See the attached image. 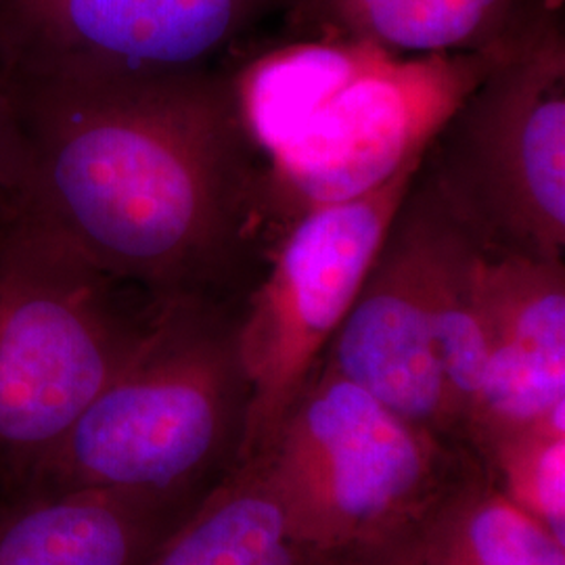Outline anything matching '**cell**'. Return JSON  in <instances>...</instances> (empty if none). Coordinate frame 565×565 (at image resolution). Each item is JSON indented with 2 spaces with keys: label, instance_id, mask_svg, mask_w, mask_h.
Here are the masks:
<instances>
[{
  "label": "cell",
  "instance_id": "5",
  "mask_svg": "<svg viewBox=\"0 0 565 565\" xmlns=\"http://www.w3.org/2000/svg\"><path fill=\"white\" fill-rule=\"evenodd\" d=\"M551 9L446 118L419 172L494 256L564 263L565 42Z\"/></svg>",
  "mask_w": 565,
  "mask_h": 565
},
{
  "label": "cell",
  "instance_id": "7",
  "mask_svg": "<svg viewBox=\"0 0 565 565\" xmlns=\"http://www.w3.org/2000/svg\"><path fill=\"white\" fill-rule=\"evenodd\" d=\"M422 162L406 163L361 198L306 210L273 243L268 270L235 329L249 387L239 463L275 443L354 302Z\"/></svg>",
  "mask_w": 565,
  "mask_h": 565
},
{
  "label": "cell",
  "instance_id": "4",
  "mask_svg": "<svg viewBox=\"0 0 565 565\" xmlns=\"http://www.w3.org/2000/svg\"><path fill=\"white\" fill-rule=\"evenodd\" d=\"M235 329L224 300L168 303L137 356L15 494L118 490L182 499L231 448L239 452L249 387Z\"/></svg>",
  "mask_w": 565,
  "mask_h": 565
},
{
  "label": "cell",
  "instance_id": "1",
  "mask_svg": "<svg viewBox=\"0 0 565 565\" xmlns=\"http://www.w3.org/2000/svg\"><path fill=\"white\" fill-rule=\"evenodd\" d=\"M13 95L23 202L105 273L166 300H224L260 243L279 239L266 168L223 67Z\"/></svg>",
  "mask_w": 565,
  "mask_h": 565
},
{
  "label": "cell",
  "instance_id": "10",
  "mask_svg": "<svg viewBox=\"0 0 565 565\" xmlns=\"http://www.w3.org/2000/svg\"><path fill=\"white\" fill-rule=\"evenodd\" d=\"M181 497L118 490L0 501V565H139L181 522Z\"/></svg>",
  "mask_w": 565,
  "mask_h": 565
},
{
  "label": "cell",
  "instance_id": "16",
  "mask_svg": "<svg viewBox=\"0 0 565 565\" xmlns=\"http://www.w3.org/2000/svg\"><path fill=\"white\" fill-rule=\"evenodd\" d=\"M28 177V147L20 105L0 78V212L23 200Z\"/></svg>",
  "mask_w": 565,
  "mask_h": 565
},
{
  "label": "cell",
  "instance_id": "17",
  "mask_svg": "<svg viewBox=\"0 0 565 565\" xmlns=\"http://www.w3.org/2000/svg\"><path fill=\"white\" fill-rule=\"evenodd\" d=\"M415 532L394 543L340 557L333 565H415Z\"/></svg>",
  "mask_w": 565,
  "mask_h": 565
},
{
  "label": "cell",
  "instance_id": "15",
  "mask_svg": "<svg viewBox=\"0 0 565 565\" xmlns=\"http://www.w3.org/2000/svg\"><path fill=\"white\" fill-rule=\"evenodd\" d=\"M488 480L565 543V415L473 446Z\"/></svg>",
  "mask_w": 565,
  "mask_h": 565
},
{
  "label": "cell",
  "instance_id": "9",
  "mask_svg": "<svg viewBox=\"0 0 565 565\" xmlns=\"http://www.w3.org/2000/svg\"><path fill=\"white\" fill-rule=\"evenodd\" d=\"M321 366L361 385L411 424L443 438L459 436L429 323L424 212L413 184Z\"/></svg>",
  "mask_w": 565,
  "mask_h": 565
},
{
  "label": "cell",
  "instance_id": "2",
  "mask_svg": "<svg viewBox=\"0 0 565 565\" xmlns=\"http://www.w3.org/2000/svg\"><path fill=\"white\" fill-rule=\"evenodd\" d=\"M527 30L484 51L436 55L291 39L228 72L279 231L422 160L455 107Z\"/></svg>",
  "mask_w": 565,
  "mask_h": 565
},
{
  "label": "cell",
  "instance_id": "18",
  "mask_svg": "<svg viewBox=\"0 0 565 565\" xmlns=\"http://www.w3.org/2000/svg\"><path fill=\"white\" fill-rule=\"evenodd\" d=\"M0 488H2V486H0Z\"/></svg>",
  "mask_w": 565,
  "mask_h": 565
},
{
  "label": "cell",
  "instance_id": "11",
  "mask_svg": "<svg viewBox=\"0 0 565 565\" xmlns=\"http://www.w3.org/2000/svg\"><path fill=\"white\" fill-rule=\"evenodd\" d=\"M294 39L364 42L401 55L484 51L562 0H287Z\"/></svg>",
  "mask_w": 565,
  "mask_h": 565
},
{
  "label": "cell",
  "instance_id": "14",
  "mask_svg": "<svg viewBox=\"0 0 565 565\" xmlns=\"http://www.w3.org/2000/svg\"><path fill=\"white\" fill-rule=\"evenodd\" d=\"M415 565H565V543L471 473L417 527Z\"/></svg>",
  "mask_w": 565,
  "mask_h": 565
},
{
  "label": "cell",
  "instance_id": "8",
  "mask_svg": "<svg viewBox=\"0 0 565 565\" xmlns=\"http://www.w3.org/2000/svg\"><path fill=\"white\" fill-rule=\"evenodd\" d=\"M281 2L0 0V78L28 95L218 70Z\"/></svg>",
  "mask_w": 565,
  "mask_h": 565
},
{
  "label": "cell",
  "instance_id": "6",
  "mask_svg": "<svg viewBox=\"0 0 565 565\" xmlns=\"http://www.w3.org/2000/svg\"><path fill=\"white\" fill-rule=\"evenodd\" d=\"M258 457L294 534L335 559L413 534L461 478L446 438L321 364Z\"/></svg>",
  "mask_w": 565,
  "mask_h": 565
},
{
  "label": "cell",
  "instance_id": "12",
  "mask_svg": "<svg viewBox=\"0 0 565 565\" xmlns=\"http://www.w3.org/2000/svg\"><path fill=\"white\" fill-rule=\"evenodd\" d=\"M413 186L424 212L429 323L461 436L492 348L488 315L490 252L448 212L419 170Z\"/></svg>",
  "mask_w": 565,
  "mask_h": 565
},
{
  "label": "cell",
  "instance_id": "3",
  "mask_svg": "<svg viewBox=\"0 0 565 565\" xmlns=\"http://www.w3.org/2000/svg\"><path fill=\"white\" fill-rule=\"evenodd\" d=\"M170 302L95 266L23 200L0 212V486L9 494L137 356Z\"/></svg>",
  "mask_w": 565,
  "mask_h": 565
},
{
  "label": "cell",
  "instance_id": "13",
  "mask_svg": "<svg viewBox=\"0 0 565 565\" xmlns=\"http://www.w3.org/2000/svg\"><path fill=\"white\" fill-rule=\"evenodd\" d=\"M303 545L268 484L260 457L242 461L139 565H333Z\"/></svg>",
  "mask_w": 565,
  "mask_h": 565
}]
</instances>
